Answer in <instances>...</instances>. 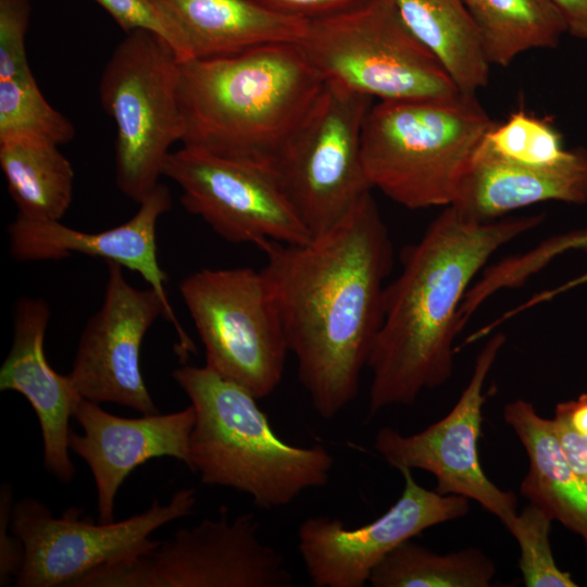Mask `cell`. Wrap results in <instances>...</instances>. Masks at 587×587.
<instances>
[{
  "mask_svg": "<svg viewBox=\"0 0 587 587\" xmlns=\"http://www.w3.org/2000/svg\"><path fill=\"white\" fill-rule=\"evenodd\" d=\"M494 561L477 548L440 554L409 539L373 570V587H489Z\"/></svg>",
  "mask_w": 587,
  "mask_h": 587,
  "instance_id": "obj_25",
  "label": "cell"
},
{
  "mask_svg": "<svg viewBox=\"0 0 587 587\" xmlns=\"http://www.w3.org/2000/svg\"><path fill=\"white\" fill-rule=\"evenodd\" d=\"M172 376L195 411L190 471L203 484L241 491L270 510L328 483L330 452L323 445L300 447L280 439L246 388L207 365H183Z\"/></svg>",
  "mask_w": 587,
  "mask_h": 587,
  "instance_id": "obj_4",
  "label": "cell"
},
{
  "mask_svg": "<svg viewBox=\"0 0 587 587\" xmlns=\"http://www.w3.org/2000/svg\"><path fill=\"white\" fill-rule=\"evenodd\" d=\"M324 85L300 43L180 62L183 146L267 164Z\"/></svg>",
  "mask_w": 587,
  "mask_h": 587,
  "instance_id": "obj_3",
  "label": "cell"
},
{
  "mask_svg": "<svg viewBox=\"0 0 587 587\" xmlns=\"http://www.w3.org/2000/svg\"><path fill=\"white\" fill-rule=\"evenodd\" d=\"M416 39L437 59L460 92L475 95L490 62L463 0H391Z\"/></svg>",
  "mask_w": 587,
  "mask_h": 587,
  "instance_id": "obj_22",
  "label": "cell"
},
{
  "mask_svg": "<svg viewBox=\"0 0 587 587\" xmlns=\"http://www.w3.org/2000/svg\"><path fill=\"white\" fill-rule=\"evenodd\" d=\"M399 472L403 490L376 520L357 528L329 516H310L300 523L298 551L315 587H363L400 544L469 513V499L424 488L410 469Z\"/></svg>",
  "mask_w": 587,
  "mask_h": 587,
  "instance_id": "obj_15",
  "label": "cell"
},
{
  "mask_svg": "<svg viewBox=\"0 0 587 587\" xmlns=\"http://www.w3.org/2000/svg\"><path fill=\"white\" fill-rule=\"evenodd\" d=\"M13 487L4 482L0 487V586L5 587L18 575L24 562V546L11 530L14 508Z\"/></svg>",
  "mask_w": 587,
  "mask_h": 587,
  "instance_id": "obj_31",
  "label": "cell"
},
{
  "mask_svg": "<svg viewBox=\"0 0 587 587\" xmlns=\"http://www.w3.org/2000/svg\"><path fill=\"white\" fill-rule=\"evenodd\" d=\"M126 33L136 29L151 32L165 40L183 61V49L171 23L149 0H95Z\"/></svg>",
  "mask_w": 587,
  "mask_h": 587,
  "instance_id": "obj_30",
  "label": "cell"
},
{
  "mask_svg": "<svg viewBox=\"0 0 587 587\" xmlns=\"http://www.w3.org/2000/svg\"><path fill=\"white\" fill-rule=\"evenodd\" d=\"M82 398L73 417L83 434L70 432L68 446L89 466L97 489L99 521H114L115 498L123 482L139 465L171 457L191 466L192 405L168 414L128 419Z\"/></svg>",
  "mask_w": 587,
  "mask_h": 587,
  "instance_id": "obj_16",
  "label": "cell"
},
{
  "mask_svg": "<svg viewBox=\"0 0 587 587\" xmlns=\"http://www.w3.org/2000/svg\"><path fill=\"white\" fill-rule=\"evenodd\" d=\"M482 145L501 158L532 165L560 162L571 152L564 148L561 134L548 118L522 109L503 123H497Z\"/></svg>",
  "mask_w": 587,
  "mask_h": 587,
  "instance_id": "obj_27",
  "label": "cell"
},
{
  "mask_svg": "<svg viewBox=\"0 0 587 587\" xmlns=\"http://www.w3.org/2000/svg\"><path fill=\"white\" fill-rule=\"evenodd\" d=\"M371 191L307 242L260 247L299 382L324 420L357 398L382 324L394 249Z\"/></svg>",
  "mask_w": 587,
  "mask_h": 587,
  "instance_id": "obj_1",
  "label": "cell"
},
{
  "mask_svg": "<svg viewBox=\"0 0 587 587\" xmlns=\"http://www.w3.org/2000/svg\"><path fill=\"white\" fill-rule=\"evenodd\" d=\"M562 451L574 472L587 484V437L577 434L565 416L554 411L552 419Z\"/></svg>",
  "mask_w": 587,
  "mask_h": 587,
  "instance_id": "obj_34",
  "label": "cell"
},
{
  "mask_svg": "<svg viewBox=\"0 0 587 587\" xmlns=\"http://www.w3.org/2000/svg\"><path fill=\"white\" fill-rule=\"evenodd\" d=\"M51 311L49 304L33 297H21L14 307L13 341L0 369V390L16 391L34 409L43 441V465L57 479L68 483L75 466L70 458V419L83 398L70 375L49 364L43 340Z\"/></svg>",
  "mask_w": 587,
  "mask_h": 587,
  "instance_id": "obj_18",
  "label": "cell"
},
{
  "mask_svg": "<svg viewBox=\"0 0 587 587\" xmlns=\"http://www.w3.org/2000/svg\"><path fill=\"white\" fill-rule=\"evenodd\" d=\"M182 189L180 202L230 243H303L312 234L266 164L183 146L162 166Z\"/></svg>",
  "mask_w": 587,
  "mask_h": 587,
  "instance_id": "obj_12",
  "label": "cell"
},
{
  "mask_svg": "<svg viewBox=\"0 0 587 587\" xmlns=\"http://www.w3.org/2000/svg\"><path fill=\"white\" fill-rule=\"evenodd\" d=\"M30 11V0H0V80L30 72L25 52Z\"/></svg>",
  "mask_w": 587,
  "mask_h": 587,
  "instance_id": "obj_29",
  "label": "cell"
},
{
  "mask_svg": "<svg viewBox=\"0 0 587 587\" xmlns=\"http://www.w3.org/2000/svg\"><path fill=\"white\" fill-rule=\"evenodd\" d=\"M271 11L312 21L357 8L370 0H251Z\"/></svg>",
  "mask_w": 587,
  "mask_h": 587,
  "instance_id": "obj_32",
  "label": "cell"
},
{
  "mask_svg": "<svg viewBox=\"0 0 587 587\" xmlns=\"http://www.w3.org/2000/svg\"><path fill=\"white\" fill-rule=\"evenodd\" d=\"M544 201L587 202V150L573 149L560 162L532 165L480 145L451 207L470 221L485 223Z\"/></svg>",
  "mask_w": 587,
  "mask_h": 587,
  "instance_id": "obj_19",
  "label": "cell"
},
{
  "mask_svg": "<svg viewBox=\"0 0 587 587\" xmlns=\"http://www.w3.org/2000/svg\"><path fill=\"white\" fill-rule=\"evenodd\" d=\"M325 82L379 100L447 99L460 93L391 0H370L309 21L300 42Z\"/></svg>",
  "mask_w": 587,
  "mask_h": 587,
  "instance_id": "obj_6",
  "label": "cell"
},
{
  "mask_svg": "<svg viewBox=\"0 0 587 587\" xmlns=\"http://www.w3.org/2000/svg\"><path fill=\"white\" fill-rule=\"evenodd\" d=\"M75 127L43 97L30 72L0 80V142H70Z\"/></svg>",
  "mask_w": 587,
  "mask_h": 587,
  "instance_id": "obj_26",
  "label": "cell"
},
{
  "mask_svg": "<svg viewBox=\"0 0 587 587\" xmlns=\"http://www.w3.org/2000/svg\"><path fill=\"white\" fill-rule=\"evenodd\" d=\"M260 523L246 512L179 528L147 553L102 565L73 587H291L285 558L259 538Z\"/></svg>",
  "mask_w": 587,
  "mask_h": 587,
  "instance_id": "obj_10",
  "label": "cell"
},
{
  "mask_svg": "<svg viewBox=\"0 0 587 587\" xmlns=\"http://www.w3.org/2000/svg\"><path fill=\"white\" fill-rule=\"evenodd\" d=\"M178 288L203 344L205 365L258 399L274 392L289 348L262 268H201Z\"/></svg>",
  "mask_w": 587,
  "mask_h": 587,
  "instance_id": "obj_8",
  "label": "cell"
},
{
  "mask_svg": "<svg viewBox=\"0 0 587 587\" xmlns=\"http://www.w3.org/2000/svg\"><path fill=\"white\" fill-rule=\"evenodd\" d=\"M196 489L182 488L166 504L154 499L146 511L120 522L95 523L70 508L54 517L41 501L26 497L14 503L11 530L24 546L18 587H57L73 584L89 572L152 550L159 527L191 514Z\"/></svg>",
  "mask_w": 587,
  "mask_h": 587,
  "instance_id": "obj_11",
  "label": "cell"
},
{
  "mask_svg": "<svg viewBox=\"0 0 587 587\" xmlns=\"http://www.w3.org/2000/svg\"><path fill=\"white\" fill-rule=\"evenodd\" d=\"M563 16L567 33L587 39V0H549Z\"/></svg>",
  "mask_w": 587,
  "mask_h": 587,
  "instance_id": "obj_35",
  "label": "cell"
},
{
  "mask_svg": "<svg viewBox=\"0 0 587 587\" xmlns=\"http://www.w3.org/2000/svg\"><path fill=\"white\" fill-rule=\"evenodd\" d=\"M544 214L477 223L453 207L403 250L399 276L386 285L383 319L366 367L369 416L409 405L453 374L458 314L476 274L491 255L539 226Z\"/></svg>",
  "mask_w": 587,
  "mask_h": 587,
  "instance_id": "obj_2",
  "label": "cell"
},
{
  "mask_svg": "<svg viewBox=\"0 0 587 587\" xmlns=\"http://www.w3.org/2000/svg\"><path fill=\"white\" fill-rule=\"evenodd\" d=\"M502 414L528 458V471L520 486L522 496L579 535L587 547V484L569 464L552 419L540 416L524 399L507 403Z\"/></svg>",
  "mask_w": 587,
  "mask_h": 587,
  "instance_id": "obj_21",
  "label": "cell"
},
{
  "mask_svg": "<svg viewBox=\"0 0 587 587\" xmlns=\"http://www.w3.org/2000/svg\"><path fill=\"white\" fill-rule=\"evenodd\" d=\"M172 207L168 187L159 183L140 202L127 222L88 233L60 221L30 220L16 215L8 227L9 249L20 262L58 261L80 253L113 261L138 273L172 310L166 295V273L157 255V223Z\"/></svg>",
  "mask_w": 587,
  "mask_h": 587,
  "instance_id": "obj_17",
  "label": "cell"
},
{
  "mask_svg": "<svg viewBox=\"0 0 587 587\" xmlns=\"http://www.w3.org/2000/svg\"><path fill=\"white\" fill-rule=\"evenodd\" d=\"M490 64L508 66L519 54L559 45L566 23L549 0H463Z\"/></svg>",
  "mask_w": 587,
  "mask_h": 587,
  "instance_id": "obj_24",
  "label": "cell"
},
{
  "mask_svg": "<svg viewBox=\"0 0 587 587\" xmlns=\"http://www.w3.org/2000/svg\"><path fill=\"white\" fill-rule=\"evenodd\" d=\"M552 519L533 503L505 526L520 547L519 567L526 587H576L554 561L549 534Z\"/></svg>",
  "mask_w": 587,
  "mask_h": 587,
  "instance_id": "obj_28",
  "label": "cell"
},
{
  "mask_svg": "<svg viewBox=\"0 0 587 587\" xmlns=\"http://www.w3.org/2000/svg\"><path fill=\"white\" fill-rule=\"evenodd\" d=\"M104 262V299L83 329L68 375L86 400L121 404L142 415L158 414L140 370L147 332L163 315L177 334L179 355L195 351L193 344L155 290L135 288L124 277L123 266Z\"/></svg>",
  "mask_w": 587,
  "mask_h": 587,
  "instance_id": "obj_13",
  "label": "cell"
},
{
  "mask_svg": "<svg viewBox=\"0 0 587 587\" xmlns=\"http://www.w3.org/2000/svg\"><path fill=\"white\" fill-rule=\"evenodd\" d=\"M587 251V226L545 240L521 257L524 268L535 274L555 257L567 251Z\"/></svg>",
  "mask_w": 587,
  "mask_h": 587,
  "instance_id": "obj_33",
  "label": "cell"
},
{
  "mask_svg": "<svg viewBox=\"0 0 587 587\" xmlns=\"http://www.w3.org/2000/svg\"><path fill=\"white\" fill-rule=\"evenodd\" d=\"M171 23L183 61L239 53L271 43H300L309 21L251 0H149Z\"/></svg>",
  "mask_w": 587,
  "mask_h": 587,
  "instance_id": "obj_20",
  "label": "cell"
},
{
  "mask_svg": "<svg viewBox=\"0 0 587 587\" xmlns=\"http://www.w3.org/2000/svg\"><path fill=\"white\" fill-rule=\"evenodd\" d=\"M58 147L30 140L0 142V166L17 215L60 221L68 210L75 175Z\"/></svg>",
  "mask_w": 587,
  "mask_h": 587,
  "instance_id": "obj_23",
  "label": "cell"
},
{
  "mask_svg": "<svg viewBox=\"0 0 587 587\" xmlns=\"http://www.w3.org/2000/svg\"><path fill=\"white\" fill-rule=\"evenodd\" d=\"M372 98L338 83L325 85L300 124L266 164L312 234H321L372 188L361 138Z\"/></svg>",
  "mask_w": 587,
  "mask_h": 587,
  "instance_id": "obj_9",
  "label": "cell"
},
{
  "mask_svg": "<svg viewBox=\"0 0 587 587\" xmlns=\"http://www.w3.org/2000/svg\"><path fill=\"white\" fill-rule=\"evenodd\" d=\"M496 124L475 95L380 100L362 129L366 180L408 209L451 205Z\"/></svg>",
  "mask_w": 587,
  "mask_h": 587,
  "instance_id": "obj_5",
  "label": "cell"
},
{
  "mask_svg": "<svg viewBox=\"0 0 587 587\" xmlns=\"http://www.w3.org/2000/svg\"><path fill=\"white\" fill-rule=\"evenodd\" d=\"M555 411L562 413L569 425L579 435L587 437V394L575 400L560 402Z\"/></svg>",
  "mask_w": 587,
  "mask_h": 587,
  "instance_id": "obj_36",
  "label": "cell"
},
{
  "mask_svg": "<svg viewBox=\"0 0 587 587\" xmlns=\"http://www.w3.org/2000/svg\"><path fill=\"white\" fill-rule=\"evenodd\" d=\"M504 342L502 333L488 339L475 359L467 385L446 416L412 435L383 427L375 436L374 449L398 471L422 470L433 474L437 492L472 499L507 526L517 514L516 496L487 477L478 457L486 401L483 390Z\"/></svg>",
  "mask_w": 587,
  "mask_h": 587,
  "instance_id": "obj_14",
  "label": "cell"
},
{
  "mask_svg": "<svg viewBox=\"0 0 587 587\" xmlns=\"http://www.w3.org/2000/svg\"><path fill=\"white\" fill-rule=\"evenodd\" d=\"M180 61L155 34L136 29L114 49L99 84L116 127L115 182L140 202L158 184L170 147L182 141Z\"/></svg>",
  "mask_w": 587,
  "mask_h": 587,
  "instance_id": "obj_7",
  "label": "cell"
}]
</instances>
